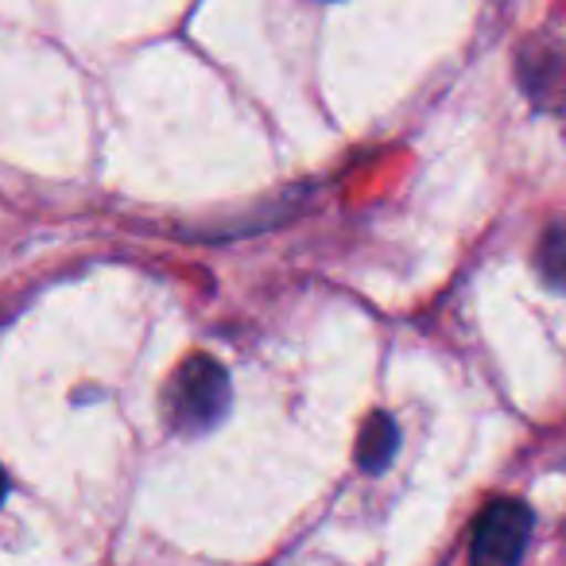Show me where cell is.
<instances>
[{"label": "cell", "instance_id": "obj_1", "mask_svg": "<svg viewBox=\"0 0 566 566\" xmlns=\"http://www.w3.org/2000/svg\"><path fill=\"white\" fill-rule=\"evenodd\" d=\"M229 400H233V385H229L226 365L206 354H195L171 373V380H167L164 416L175 434L198 439V434L213 431V427L226 419Z\"/></svg>", "mask_w": 566, "mask_h": 566}, {"label": "cell", "instance_id": "obj_2", "mask_svg": "<svg viewBox=\"0 0 566 566\" xmlns=\"http://www.w3.org/2000/svg\"><path fill=\"white\" fill-rule=\"evenodd\" d=\"M532 509L516 496H501L481 509L470 539V566H520L532 539Z\"/></svg>", "mask_w": 566, "mask_h": 566}, {"label": "cell", "instance_id": "obj_3", "mask_svg": "<svg viewBox=\"0 0 566 566\" xmlns=\"http://www.w3.org/2000/svg\"><path fill=\"white\" fill-rule=\"evenodd\" d=\"M520 82L539 109L566 113V51L558 43L535 40L520 55Z\"/></svg>", "mask_w": 566, "mask_h": 566}, {"label": "cell", "instance_id": "obj_4", "mask_svg": "<svg viewBox=\"0 0 566 566\" xmlns=\"http://www.w3.org/2000/svg\"><path fill=\"white\" fill-rule=\"evenodd\" d=\"M400 450V427L388 411H373L357 434V465L365 473H385Z\"/></svg>", "mask_w": 566, "mask_h": 566}, {"label": "cell", "instance_id": "obj_5", "mask_svg": "<svg viewBox=\"0 0 566 566\" xmlns=\"http://www.w3.org/2000/svg\"><path fill=\"white\" fill-rule=\"evenodd\" d=\"M535 264H539V275L547 287L566 292V221L547 226V233H543V241H539V252H535Z\"/></svg>", "mask_w": 566, "mask_h": 566}, {"label": "cell", "instance_id": "obj_6", "mask_svg": "<svg viewBox=\"0 0 566 566\" xmlns=\"http://www.w3.org/2000/svg\"><path fill=\"white\" fill-rule=\"evenodd\" d=\"M4 496H9V478H4V470H0V504H4Z\"/></svg>", "mask_w": 566, "mask_h": 566}]
</instances>
